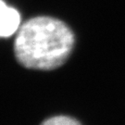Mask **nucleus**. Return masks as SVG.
I'll return each instance as SVG.
<instances>
[{
  "label": "nucleus",
  "mask_w": 125,
  "mask_h": 125,
  "mask_svg": "<svg viewBox=\"0 0 125 125\" xmlns=\"http://www.w3.org/2000/svg\"><path fill=\"white\" fill-rule=\"evenodd\" d=\"M0 34L2 37H9L20 29L21 16L17 9L10 8L1 0L0 10Z\"/></svg>",
  "instance_id": "f03ea898"
},
{
  "label": "nucleus",
  "mask_w": 125,
  "mask_h": 125,
  "mask_svg": "<svg viewBox=\"0 0 125 125\" xmlns=\"http://www.w3.org/2000/svg\"><path fill=\"white\" fill-rule=\"evenodd\" d=\"M74 35L67 24L51 17H34L20 27L14 42L15 57L23 67L50 71L67 60Z\"/></svg>",
  "instance_id": "f257e3e1"
},
{
  "label": "nucleus",
  "mask_w": 125,
  "mask_h": 125,
  "mask_svg": "<svg viewBox=\"0 0 125 125\" xmlns=\"http://www.w3.org/2000/svg\"><path fill=\"white\" fill-rule=\"evenodd\" d=\"M41 125H81L79 121L67 116H55L45 120Z\"/></svg>",
  "instance_id": "7ed1b4c3"
}]
</instances>
